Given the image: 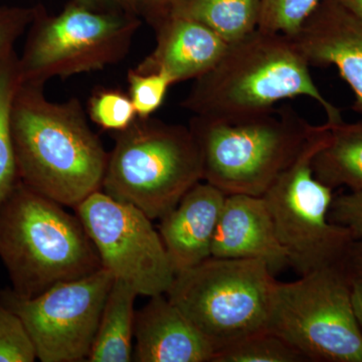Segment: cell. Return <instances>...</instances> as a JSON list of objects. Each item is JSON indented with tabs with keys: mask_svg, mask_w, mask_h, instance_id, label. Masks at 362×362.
Listing matches in <instances>:
<instances>
[{
	"mask_svg": "<svg viewBox=\"0 0 362 362\" xmlns=\"http://www.w3.org/2000/svg\"><path fill=\"white\" fill-rule=\"evenodd\" d=\"M44 88L21 84L14 98L11 131L18 178L75 209L102 189L109 152L90 129L78 99L52 102Z\"/></svg>",
	"mask_w": 362,
	"mask_h": 362,
	"instance_id": "1",
	"label": "cell"
},
{
	"mask_svg": "<svg viewBox=\"0 0 362 362\" xmlns=\"http://www.w3.org/2000/svg\"><path fill=\"white\" fill-rule=\"evenodd\" d=\"M309 66L294 40L258 28L228 45L181 105L194 116L238 119L273 110L283 100L308 97L322 107L326 123H342L341 112L323 96Z\"/></svg>",
	"mask_w": 362,
	"mask_h": 362,
	"instance_id": "2",
	"label": "cell"
},
{
	"mask_svg": "<svg viewBox=\"0 0 362 362\" xmlns=\"http://www.w3.org/2000/svg\"><path fill=\"white\" fill-rule=\"evenodd\" d=\"M18 180L0 206V259L23 298L101 270L77 214Z\"/></svg>",
	"mask_w": 362,
	"mask_h": 362,
	"instance_id": "3",
	"label": "cell"
},
{
	"mask_svg": "<svg viewBox=\"0 0 362 362\" xmlns=\"http://www.w3.org/2000/svg\"><path fill=\"white\" fill-rule=\"evenodd\" d=\"M202 180L226 195L263 197L315 131L291 108L238 119L194 116Z\"/></svg>",
	"mask_w": 362,
	"mask_h": 362,
	"instance_id": "4",
	"label": "cell"
},
{
	"mask_svg": "<svg viewBox=\"0 0 362 362\" xmlns=\"http://www.w3.org/2000/svg\"><path fill=\"white\" fill-rule=\"evenodd\" d=\"M102 189L152 221L173 211L202 180V161L189 127L149 117L114 133Z\"/></svg>",
	"mask_w": 362,
	"mask_h": 362,
	"instance_id": "5",
	"label": "cell"
},
{
	"mask_svg": "<svg viewBox=\"0 0 362 362\" xmlns=\"http://www.w3.org/2000/svg\"><path fill=\"white\" fill-rule=\"evenodd\" d=\"M258 259L211 258L175 274L166 292L216 352L268 330L278 281Z\"/></svg>",
	"mask_w": 362,
	"mask_h": 362,
	"instance_id": "6",
	"label": "cell"
},
{
	"mask_svg": "<svg viewBox=\"0 0 362 362\" xmlns=\"http://www.w3.org/2000/svg\"><path fill=\"white\" fill-rule=\"evenodd\" d=\"M140 25L137 16L102 11L82 0H74L57 16L37 9L18 56L21 84L45 86L52 78L118 64L129 52Z\"/></svg>",
	"mask_w": 362,
	"mask_h": 362,
	"instance_id": "7",
	"label": "cell"
},
{
	"mask_svg": "<svg viewBox=\"0 0 362 362\" xmlns=\"http://www.w3.org/2000/svg\"><path fill=\"white\" fill-rule=\"evenodd\" d=\"M268 330L312 362H362V329L344 263L278 282Z\"/></svg>",
	"mask_w": 362,
	"mask_h": 362,
	"instance_id": "8",
	"label": "cell"
},
{
	"mask_svg": "<svg viewBox=\"0 0 362 362\" xmlns=\"http://www.w3.org/2000/svg\"><path fill=\"white\" fill-rule=\"evenodd\" d=\"M329 124L317 126L292 163L263 195L289 266L300 276L344 261L354 240L331 223L333 189L314 175L312 161L329 138Z\"/></svg>",
	"mask_w": 362,
	"mask_h": 362,
	"instance_id": "9",
	"label": "cell"
},
{
	"mask_svg": "<svg viewBox=\"0 0 362 362\" xmlns=\"http://www.w3.org/2000/svg\"><path fill=\"white\" fill-rule=\"evenodd\" d=\"M114 280L102 268L33 298L4 288L0 301L20 317L40 361H87Z\"/></svg>",
	"mask_w": 362,
	"mask_h": 362,
	"instance_id": "10",
	"label": "cell"
},
{
	"mask_svg": "<svg viewBox=\"0 0 362 362\" xmlns=\"http://www.w3.org/2000/svg\"><path fill=\"white\" fill-rule=\"evenodd\" d=\"M102 268L138 296L166 294L175 273L158 230L139 209L98 190L75 207Z\"/></svg>",
	"mask_w": 362,
	"mask_h": 362,
	"instance_id": "11",
	"label": "cell"
},
{
	"mask_svg": "<svg viewBox=\"0 0 362 362\" xmlns=\"http://www.w3.org/2000/svg\"><path fill=\"white\" fill-rule=\"evenodd\" d=\"M292 39L310 65L339 71L362 113V23L334 0H321Z\"/></svg>",
	"mask_w": 362,
	"mask_h": 362,
	"instance_id": "12",
	"label": "cell"
},
{
	"mask_svg": "<svg viewBox=\"0 0 362 362\" xmlns=\"http://www.w3.org/2000/svg\"><path fill=\"white\" fill-rule=\"evenodd\" d=\"M156 45L136 71L159 73L173 83L197 80L211 70L225 54L228 44L199 21L166 13L150 21Z\"/></svg>",
	"mask_w": 362,
	"mask_h": 362,
	"instance_id": "13",
	"label": "cell"
},
{
	"mask_svg": "<svg viewBox=\"0 0 362 362\" xmlns=\"http://www.w3.org/2000/svg\"><path fill=\"white\" fill-rule=\"evenodd\" d=\"M211 257L258 259L274 274L289 266L263 197L226 195L214 233Z\"/></svg>",
	"mask_w": 362,
	"mask_h": 362,
	"instance_id": "14",
	"label": "cell"
},
{
	"mask_svg": "<svg viewBox=\"0 0 362 362\" xmlns=\"http://www.w3.org/2000/svg\"><path fill=\"white\" fill-rule=\"evenodd\" d=\"M226 197L218 188L199 181L160 218L158 233L175 274L211 258Z\"/></svg>",
	"mask_w": 362,
	"mask_h": 362,
	"instance_id": "15",
	"label": "cell"
},
{
	"mask_svg": "<svg viewBox=\"0 0 362 362\" xmlns=\"http://www.w3.org/2000/svg\"><path fill=\"white\" fill-rule=\"evenodd\" d=\"M134 337L137 362H213L211 343L165 294L136 312Z\"/></svg>",
	"mask_w": 362,
	"mask_h": 362,
	"instance_id": "16",
	"label": "cell"
},
{
	"mask_svg": "<svg viewBox=\"0 0 362 362\" xmlns=\"http://www.w3.org/2000/svg\"><path fill=\"white\" fill-rule=\"evenodd\" d=\"M137 292L127 283L114 280L88 361L130 362L133 361L135 299Z\"/></svg>",
	"mask_w": 362,
	"mask_h": 362,
	"instance_id": "17",
	"label": "cell"
},
{
	"mask_svg": "<svg viewBox=\"0 0 362 362\" xmlns=\"http://www.w3.org/2000/svg\"><path fill=\"white\" fill-rule=\"evenodd\" d=\"M328 141L312 161L314 175L334 189H362V120L331 126Z\"/></svg>",
	"mask_w": 362,
	"mask_h": 362,
	"instance_id": "18",
	"label": "cell"
},
{
	"mask_svg": "<svg viewBox=\"0 0 362 362\" xmlns=\"http://www.w3.org/2000/svg\"><path fill=\"white\" fill-rule=\"evenodd\" d=\"M166 13L199 21L230 45L258 30L262 0H182Z\"/></svg>",
	"mask_w": 362,
	"mask_h": 362,
	"instance_id": "19",
	"label": "cell"
},
{
	"mask_svg": "<svg viewBox=\"0 0 362 362\" xmlns=\"http://www.w3.org/2000/svg\"><path fill=\"white\" fill-rule=\"evenodd\" d=\"M21 84L16 49L0 59V206L18 182L11 115L14 98Z\"/></svg>",
	"mask_w": 362,
	"mask_h": 362,
	"instance_id": "20",
	"label": "cell"
},
{
	"mask_svg": "<svg viewBox=\"0 0 362 362\" xmlns=\"http://www.w3.org/2000/svg\"><path fill=\"white\" fill-rule=\"evenodd\" d=\"M292 345L270 330L257 333L216 352L213 362H305Z\"/></svg>",
	"mask_w": 362,
	"mask_h": 362,
	"instance_id": "21",
	"label": "cell"
},
{
	"mask_svg": "<svg viewBox=\"0 0 362 362\" xmlns=\"http://www.w3.org/2000/svg\"><path fill=\"white\" fill-rule=\"evenodd\" d=\"M90 120L103 130L119 132L137 118L129 94L113 88L95 90L88 103Z\"/></svg>",
	"mask_w": 362,
	"mask_h": 362,
	"instance_id": "22",
	"label": "cell"
},
{
	"mask_svg": "<svg viewBox=\"0 0 362 362\" xmlns=\"http://www.w3.org/2000/svg\"><path fill=\"white\" fill-rule=\"evenodd\" d=\"M321 0H262L259 28L294 37Z\"/></svg>",
	"mask_w": 362,
	"mask_h": 362,
	"instance_id": "23",
	"label": "cell"
},
{
	"mask_svg": "<svg viewBox=\"0 0 362 362\" xmlns=\"http://www.w3.org/2000/svg\"><path fill=\"white\" fill-rule=\"evenodd\" d=\"M35 346L23 321L0 301V362H33Z\"/></svg>",
	"mask_w": 362,
	"mask_h": 362,
	"instance_id": "24",
	"label": "cell"
},
{
	"mask_svg": "<svg viewBox=\"0 0 362 362\" xmlns=\"http://www.w3.org/2000/svg\"><path fill=\"white\" fill-rule=\"evenodd\" d=\"M129 96L139 118H149L163 104L173 83L159 73L141 74L131 69L127 75Z\"/></svg>",
	"mask_w": 362,
	"mask_h": 362,
	"instance_id": "25",
	"label": "cell"
},
{
	"mask_svg": "<svg viewBox=\"0 0 362 362\" xmlns=\"http://www.w3.org/2000/svg\"><path fill=\"white\" fill-rule=\"evenodd\" d=\"M329 220L349 230L354 242L362 240V189L333 197Z\"/></svg>",
	"mask_w": 362,
	"mask_h": 362,
	"instance_id": "26",
	"label": "cell"
},
{
	"mask_svg": "<svg viewBox=\"0 0 362 362\" xmlns=\"http://www.w3.org/2000/svg\"><path fill=\"white\" fill-rule=\"evenodd\" d=\"M37 8L0 7V59L13 49L16 42L30 28Z\"/></svg>",
	"mask_w": 362,
	"mask_h": 362,
	"instance_id": "27",
	"label": "cell"
},
{
	"mask_svg": "<svg viewBox=\"0 0 362 362\" xmlns=\"http://www.w3.org/2000/svg\"><path fill=\"white\" fill-rule=\"evenodd\" d=\"M343 263L352 280H362V240L352 243Z\"/></svg>",
	"mask_w": 362,
	"mask_h": 362,
	"instance_id": "28",
	"label": "cell"
},
{
	"mask_svg": "<svg viewBox=\"0 0 362 362\" xmlns=\"http://www.w3.org/2000/svg\"><path fill=\"white\" fill-rule=\"evenodd\" d=\"M93 6L113 7L114 11L137 16L142 0H82Z\"/></svg>",
	"mask_w": 362,
	"mask_h": 362,
	"instance_id": "29",
	"label": "cell"
},
{
	"mask_svg": "<svg viewBox=\"0 0 362 362\" xmlns=\"http://www.w3.org/2000/svg\"><path fill=\"white\" fill-rule=\"evenodd\" d=\"M181 1L182 0H142L140 13L145 14L148 21H151Z\"/></svg>",
	"mask_w": 362,
	"mask_h": 362,
	"instance_id": "30",
	"label": "cell"
},
{
	"mask_svg": "<svg viewBox=\"0 0 362 362\" xmlns=\"http://www.w3.org/2000/svg\"><path fill=\"white\" fill-rule=\"evenodd\" d=\"M352 302L362 329V280H352Z\"/></svg>",
	"mask_w": 362,
	"mask_h": 362,
	"instance_id": "31",
	"label": "cell"
},
{
	"mask_svg": "<svg viewBox=\"0 0 362 362\" xmlns=\"http://www.w3.org/2000/svg\"><path fill=\"white\" fill-rule=\"evenodd\" d=\"M362 23V0H334Z\"/></svg>",
	"mask_w": 362,
	"mask_h": 362,
	"instance_id": "32",
	"label": "cell"
}]
</instances>
